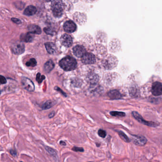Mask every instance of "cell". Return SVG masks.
<instances>
[{"instance_id":"603a6c76","label":"cell","mask_w":162,"mask_h":162,"mask_svg":"<svg viewBox=\"0 0 162 162\" xmlns=\"http://www.w3.org/2000/svg\"><path fill=\"white\" fill-rule=\"evenodd\" d=\"M110 114L112 116L118 117H123L125 116L126 115L124 112H120V111H111L110 112Z\"/></svg>"},{"instance_id":"cb8c5ba5","label":"cell","mask_w":162,"mask_h":162,"mask_svg":"<svg viewBox=\"0 0 162 162\" xmlns=\"http://www.w3.org/2000/svg\"><path fill=\"white\" fill-rule=\"evenodd\" d=\"M14 5H15V7L18 9L22 10L24 7L25 4H24V3H23L22 2L17 1V2L14 3Z\"/></svg>"},{"instance_id":"e575fe53","label":"cell","mask_w":162,"mask_h":162,"mask_svg":"<svg viewBox=\"0 0 162 162\" xmlns=\"http://www.w3.org/2000/svg\"><path fill=\"white\" fill-rule=\"evenodd\" d=\"M45 1H47V2H50V1H52L53 0H45Z\"/></svg>"},{"instance_id":"d6986e66","label":"cell","mask_w":162,"mask_h":162,"mask_svg":"<svg viewBox=\"0 0 162 162\" xmlns=\"http://www.w3.org/2000/svg\"><path fill=\"white\" fill-rule=\"evenodd\" d=\"M45 149L47 151L49 154L53 157H56L57 155V152L55 149H54L51 147H49L48 146H45Z\"/></svg>"},{"instance_id":"44dd1931","label":"cell","mask_w":162,"mask_h":162,"mask_svg":"<svg viewBox=\"0 0 162 162\" xmlns=\"http://www.w3.org/2000/svg\"><path fill=\"white\" fill-rule=\"evenodd\" d=\"M118 134H119V135L120 136V137L124 141H125V142H127V143H129L130 141L129 138L127 137V136L124 133L120 131L118 132Z\"/></svg>"},{"instance_id":"83f0119b","label":"cell","mask_w":162,"mask_h":162,"mask_svg":"<svg viewBox=\"0 0 162 162\" xmlns=\"http://www.w3.org/2000/svg\"><path fill=\"white\" fill-rule=\"evenodd\" d=\"M44 30L45 31V32L48 35H53L54 34V32L51 29L49 28H48V27H46L44 29Z\"/></svg>"},{"instance_id":"277c9868","label":"cell","mask_w":162,"mask_h":162,"mask_svg":"<svg viewBox=\"0 0 162 162\" xmlns=\"http://www.w3.org/2000/svg\"><path fill=\"white\" fill-rule=\"evenodd\" d=\"M132 114L133 117L136 120H137L140 123H142L144 125H146L149 127H156L159 125V124H157V123L152 122V121H148L143 119L142 116L140 115L138 113H137L136 111H133Z\"/></svg>"},{"instance_id":"8fae6325","label":"cell","mask_w":162,"mask_h":162,"mask_svg":"<svg viewBox=\"0 0 162 162\" xmlns=\"http://www.w3.org/2000/svg\"><path fill=\"white\" fill-rule=\"evenodd\" d=\"M73 53L78 58H82L86 53L85 47L81 45H77L73 48Z\"/></svg>"},{"instance_id":"3957f363","label":"cell","mask_w":162,"mask_h":162,"mask_svg":"<svg viewBox=\"0 0 162 162\" xmlns=\"http://www.w3.org/2000/svg\"><path fill=\"white\" fill-rule=\"evenodd\" d=\"M10 49L15 55H21L25 51V45L22 41H16L11 45Z\"/></svg>"},{"instance_id":"7c38bea8","label":"cell","mask_w":162,"mask_h":162,"mask_svg":"<svg viewBox=\"0 0 162 162\" xmlns=\"http://www.w3.org/2000/svg\"><path fill=\"white\" fill-rule=\"evenodd\" d=\"M34 34L29 32L26 34H22L20 35V40L22 42H31L34 40Z\"/></svg>"},{"instance_id":"2e32d148","label":"cell","mask_w":162,"mask_h":162,"mask_svg":"<svg viewBox=\"0 0 162 162\" xmlns=\"http://www.w3.org/2000/svg\"><path fill=\"white\" fill-rule=\"evenodd\" d=\"M36 12H37L36 8L32 5H30L26 8V9L24 10V14L26 16H30L34 15Z\"/></svg>"},{"instance_id":"9a60e30c","label":"cell","mask_w":162,"mask_h":162,"mask_svg":"<svg viewBox=\"0 0 162 162\" xmlns=\"http://www.w3.org/2000/svg\"><path fill=\"white\" fill-rule=\"evenodd\" d=\"M28 30L30 32L34 34H40L41 33V30L38 26L31 24L28 26Z\"/></svg>"},{"instance_id":"d6a6232c","label":"cell","mask_w":162,"mask_h":162,"mask_svg":"<svg viewBox=\"0 0 162 162\" xmlns=\"http://www.w3.org/2000/svg\"><path fill=\"white\" fill-rule=\"evenodd\" d=\"M60 144L61 145H62V146H65L66 145V144L64 141H60Z\"/></svg>"},{"instance_id":"4dcf8cb0","label":"cell","mask_w":162,"mask_h":162,"mask_svg":"<svg viewBox=\"0 0 162 162\" xmlns=\"http://www.w3.org/2000/svg\"><path fill=\"white\" fill-rule=\"evenodd\" d=\"M137 93V90L136 88H132L131 89V91H130V94L131 96H134Z\"/></svg>"},{"instance_id":"30bf717a","label":"cell","mask_w":162,"mask_h":162,"mask_svg":"<svg viewBox=\"0 0 162 162\" xmlns=\"http://www.w3.org/2000/svg\"><path fill=\"white\" fill-rule=\"evenodd\" d=\"M64 29L66 32H74L76 29V26L72 20H68L65 23L64 25Z\"/></svg>"},{"instance_id":"4316f807","label":"cell","mask_w":162,"mask_h":162,"mask_svg":"<svg viewBox=\"0 0 162 162\" xmlns=\"http://www.w3.org/2000/svg\"><path fill=\"white\" fill-rule=\"evenodd\" d=\"M72 150L75 152H83L85 151V150L82 147H72Z\"/></svg>"},{"instance_id":"7402d4cb","label":"cell","mask_w":162,"mask_h":162,"mask_svg":"<svg viewBox=\"0 0 162 162\" xmlns=\"http://www.w3.org/2000/svg\"><path fill=\"white\" fill-rule=\"evenodd\" d=\"M37 64V61L35 59V58H31L30 60L28 61L26 63V65L27 66H30V67H34Z\"/></svg>"},{"instance_id":"ac0fdd59","label":"cell","mask_w":162,"mask_h":162,"mask_svg":"<svg viewBox=\"0 0 162 162\" xmlns=\"http://www.w3.org/2000/svg\"><path fill=\"white\" fill-rule=\"evenodd\" d=\"M54 104H55L54 102L52 101L48 100L43 104L42 106V108L43 110H48V109H50V108L53 107Z\"/></svg>"},{"instance_id":"6da1fadb","label":"cell","mask_w":162,"mask_h":162,"mask_svg":"<svg viewBox=\"0 0 162 162\" xmlns=\"http://www.w3.org/2000/svg\"><path fill=\"white\" fill-rule=\"evenodd\" d=\"M60 67L66 71L75 70L77 67V62L74 58L68 56L63 58L59 63Z\"/></svg>"},{"instance_id":"74e56055","label":"cell","mask_w":162,"mask_h":162,"mask_svg":"<svg viewBox=\"0 0 162 162\" xmlns=\"http://www.w3.org/2000/svg\"></svg>"},{"instance_id":"52a82bcc","label":"cell","mask_w":162,"mask_h":162,"mask_svg":"<svg viewBox=\"0 0 162 162\" xmlns=\"http://www.w3.org/2000/svg\"><path fill=\"white\" fill-rule=\"evenodd\" d=\"M132 141L135 145L139 146H143L147 144V140L142 136L132 135Z\"/></svg>"},{"instance_id":"9c48e42d","label":"cell","mask_w":162,"mask_h":162,"mask_svg":"<svg viewBox=\"0 0 162 162\" xmlns=\"http://www.w3.org/2000/svg\"><path fill=\"white\" fill-rule=\"evenodd\" d=\"M60 41L61 44L65 47H70L72 45V38L71 36L66 34L62 35L61 37Z\"/></svg>"},{"instance_id":"f546056e","label":"cell","mask_w":162,"mask_h":162,"mask_svg":"<svg viewBox=\"0 0 162 162\" xmlns=\"http://www.w3.org/2000/svg\"><path fill=\"white\" fill-rule=\"evenodd\" d=\"M12 20L13 21V23H15L17 24H20L21 23V20L20 19H17V18H12Z\"/></svg>"},{"instance_id":"8d00e7d4","label":"cell","mask_w":162,"mask_h":162,"mask_svg":"<svg viewBox=\"0 0 162 162\" xmlns=\"http://www.w3.org/2000/svg\"></svg>"},{"instance_id":"e0dca14e","label":"cell","mask_w":162,"mask_h":162,"mask_svg":"<svg viewBox=\"0 0 162 162\" xmlns=\"http://www.w3.org/2000/svg\"><path fill=\"white\" fill-rule=\"evenodd\" d=\"M55 67V64L52 60H50L46 63L44 66V71L47 73L50 72Z\"/></svg>"},{"instance_id":"484cf974","label":"cell","mask_w":162,"mask_h":162,"mask_svg":"<svg viewBox=\"0 0 162 162\" xmlns=\"http://www.w3.org/2000/svg\"><path fill=\"white\" fill-rule=\"evenodd\" d=\"M98 134L100 137H102V138H104L106 136V132L104 130L100 129L98 130Z\"/></svg>"},{"instance_id":"4fadbf2b","label":"cell","mask_w":162,"mask_h":162,"mask_svg":"<svg viewBox=\"0 0 162 162\" xmlns=\"http://www.w3.org/2000/svg\"><path fill=\"white\" fill-rule=\"evenodd\" d=\"M108 96L111 100H119L122 97V95L117 90L110 91L108 93Z\"/></svg>"},{"instance_id":"d590c367","label":"cell","mask_w":162,"mask_h":162,"mask_svg":"<svg viewBox=\"0 0 162 162\" xmlns=\"http://www.w3.org/2000/svg\"><path fill=\"white\" fill-rule=\"evenodd\" d=\"M0 94H1V91H0Z\"/></svg>"},{"instance_id":"ffe728a7","label":"cell","mask_w":162,"mask_h":162,"mask_svg":"<svg viewBox=\"0 0 162 162\" xmlns=\"http://www.w3.org/2000/svg\"><path fill=\"white\" fill-rule=\"evenodd\" d=\"M88 78L89 79V81H90V82L92 83H96L98 80V76L97 75L95 74H91L89 75Z\"/></svg>"},{"instance_id":"836d02e7","label":"cell","mask_w":162,"mask_h":162,"mask_svg":"<svg viewBox=\"0 0 162 162\" xmlns=\"http://www.w3.org/2000/svg\"><path fill=\"white\" fill-rule=\"evenodd\" d=\"M54 115H55V112H52V113L49 115V117L50 118H52Z\"/></svg>"},{"instance_id":"5b68a950","label":"cell","mask_w":162,"mask_h":162,"mask_svg":"<svg viewBox=\"0 0 162 162\" xmlns=\"http://www.w3.org/2000/svg\"><path fill=\"white\" fill-rule=\"evenodd\" d=\"M21 82L23 88L28 92H32L35 90L34 84L33 83L32 81L30 79L23 77L21 78Z\"/></svg>"},{"instance_id":"f1b7e54d","label":"cell","mask_w":162,"mask_h":162,"mask_svg":"<svg viewBox=\"0 0 162 162\" xmlns=\"http://www.w3.org/2000/svg\"><path fill=\"white\" fill-rule=\"evenodd\" d=\"M7 82V80L4 76L0 75V83L1 84H5Z\"/></svg>"},{"instance_id":"d4e9b609","label":"cell","mask_w":162,"mask_h":162,"mask_svg":"<svg viewBox=\"0 0 162 162\" xmlns=\"http://www.w3.org/2000/svg\"><path fill=\"white\" fill-rule=\"evenodd\" d=\"M45 79V76L43 75H41L40 73H37L36 76V80L38 83H40L42 82Z\"/></svg>"},{"instance_id":"8992f818","label":"cell","mask_w":162,"mask_h":162,"mask_svg":"<svg viewBox=\"0 0 162 162\" xmlns=\"http://www.w3.org/2000/svg\"><path fill=\"white\" fill-rule=\"evenodd\" d=\"M82 62L85 64H92L96 61L94 55L90 53H86L81 58Z\"/></svg>"},{"instance_id":"7a4b0ae2","label":"cell","mask_w":162,"mask_h":162,"mask_svg":"<svg viewBox=\"0 0 162 162\" xmlns=\"http://www.w3.org/2000/svg\"><path fill=\"white\" fill-rule=\"evenodd\" d=\"M51 6L54 16L59 17L62 16L65 9V5L61 0H53Z\"/></svg>"},{"instance_id":"1f68e13d","label":"cell","mask_w":162,"mask_h":162,"mask_svg":"<svg viewBox=\"0 0 162 162\" xmlns=\"http://www.w3.org/2000/svg\"><path fill=\"white\" fill-rule=\"evenodd\" d=\"M10 154L13 155V157H16L17 155V152L15 149H10Z\"/></svg>"},{"instance_id":"5bb4252c","label":"cell","mask_w":162,"mask_h":162,"mask_svg":"<svg viewBox=\"0 0 162 162\" xmlns=\"http://www.w3.org/2000/svg\"><path fill=\"white\" fill-rule=\"evenodd\" d=\"M45 47L47 50V52L50 54H55L57 51V47L52 42L46 43L45 44Z\"/></svg>"},{"instance_id":"ba28073f","label":"cell","mask_w":162,"mask_h":162,"mask_svg":"<svg viewBox=\"0 0 162 162\" xmlns=\"http://www.w3.org/2000/svg\"><path fill=\"white\" fill-rule=\"evenodd\" d=\"M152 94L155 96L162 95V84L158 82L153 83L151 89Z\"/></svg>"}]
</instances>
